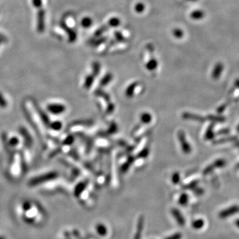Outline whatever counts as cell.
<instances>
[{
    "label": "cell",
    "mask_w": 239,
    "mask_h": 239,
    "mask_svg": "<svg viewBox=\"0 0 239 239\" xmlns=\"http://www.w3.org/2000/svg\"><path fill=\"white\" fill-rule=\"evenodd\" d=\"M82 24L84 27H88L92 24V20L89 18H84V20H82Z\"/></svg>",
    "instance_id": "obj_6"
},
{
    "label": "cell",
    "mask_w": 239,
    "mask_h": 239,
    "mask_svg": "<svg viewBox=\"0 0 239 239\" xmlns=\"http://www.w3.org/2000/svg\"><path fill=\"white\" fill-rule=\"evenodd\" d=\"M172 215H173L175 219H176L177 222L179 225H184V219L183 218L182 215L180 214L179 211L177 209H173L172 210Z\"/></svg>",
    "instance_id": "obj_2"
},
{
    "label": "cell",
    "mask_w": 239,
    "mask_h": 239,
    "mask_svg": "<svg viewBox=\"0 0 239 239\" xmlns=\"http://www.w3.org/2000/svg\"><path fill=\"white\" fill-rule=\"evenodd\" d=\"M174 35H175V37L179 38V37H182L183 32H182V31H181L179 29H176V30L174 31Z\"/></svg>",
    "instance_id": "obj_8"
},
{
    "label": "cell",
    "mask_w": 239,
    "mask_h": 239,
    "mask_svg": "<svg viewBox=\"0 0 239 239\" xmlns=\"http://www.w3.org/2000/svg\"><path fill=\"white\" fill-rule=\"evenodd\" d=\"M181 238V234L180 233H175L173 235L170 236L165 239H180Z\"/></svg>",
    "instance_id": "obj_7"
},
{
    "label": "cell",
    "mask_w": 239,
    "mask_h": 239,
    "mask_svg": "<svg viewBox=\"0 0 239 239\" xmlns=\"http://www.w3.org/2000/svg\"><path fill=\"white\" fill-rule=\"evenodd\" d=\"M222 71V65L221 63H219L218 65H216L215 66V68L214 69V71L213 72V76L215 78H218L219 76L221 75V73Z\"/></svg>",
    "instance_id": "obj_4"
},
{
    "label": "cell",
    "mask_w": 239,
    "mask_h": 239,
    "mask_svg": "<svg viewBox=\"0 0 239 239\" xmlns=\"http://www.w3.org/2000/svg\"><path fill=\"white\" fill-rule=\"evenodd\" d=\"M143 225H144V217L143 216H139L138 220V223H137L136 232L133 239H141L142 233L143 231Z\"/></svg>",
    "instance_id": "obj_1"
},
{
    "label": "cell",
    "mask_w": 239,
    "mask_h": 239,
    "mask_svg": "<svg viewBox=\"0 0 239 239\" xmlns=\"http://www.w3.org/2000/svg\"><path fill=\"white\" fill-rule=\"evenodd\" d=\"M191 17H193L194 19H200L202 18L203 17V13L199 11H197L193 12L192 14L191 15Z\"/></svg>",
    "instance_id": "obj_5"
},
{
    "label": "cell",
    "mask_w": 239,
    "mask_h": 239,
    "mask_svg": "<svg viewBox=\"0 0 239 239\" xmlns=\"http://www.w3.org/2000/svg\"><path fill=\"white\" fill-rule=\"evenodd\" d=\"M143 9H144V6H143V4H138V5H136V11H138V12H141V11H142V10H143Z\"/></svg>",
    "instance_id": "obj_9"
},
{
    "label": "cell",
    "mask_w": 239,
    "mask_h": 239,
    "mask_svg": "<svg viewBox=\"0 0 239 239\" xmlns=\"http://www.w3.org/2000/svg\"><path fill=\"white\" fill-rule=\"evenodd\" d=\"M190 1H195V0H190Z\"/></svg>",
    "instance_id": "obj_10"
},
{
    "label": "cell",
    "mask_w": 239,
    "mask_h": 239,
    "mask_svg": "<svg viewBox=\"0 0 239 239\" xmlns=\"http://www.w3.org/2000/svg\"><path fill=\"white\" fill-rule=\"evenodd\" d=\"M97 231L98 234L102 237H104L107 234V228L103 224H98L97 225Z\"/></svg>",
    "instance_id": "obj_3"
},
{
    "label": "cell",
    "mask_w": 239,
    "mask_h": 239,
    "mask_svg": "<svg viewBox=\"0 0 239 239\" xmlns=\"http://www.w3.org/2000/svg\"><path fill=\"white\" fill-rule=\"evenodd\" d=\"M0 239H2V238H0Z\"/></svg>",
    "instance_id": "obj_11"
}]
</instances>
